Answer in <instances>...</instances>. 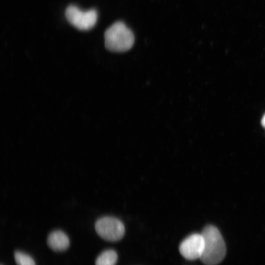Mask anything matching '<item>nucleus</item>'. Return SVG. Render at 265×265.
<instances>
[{"instance_id": "f257e3e1", "label": "nucleus", "mask_w": 265, "mask_h": 265, "mask_svg": "<svg viewBox=\"0 0 265 265\" xmlns=\"http://www.w3.org/2000/svg\"><path fill=\"white\" fill-rule=\"evenodd\" d=\"M201 234L204 240V247L201 261L206 265H216L224 258L226 248L221 234L217 228L208 225Z\"/></svg>"}, {"instance_id": "f03ea898", "label": "nucleus", "mask_w": 265, "mask_h": 265, "mask_svg": "<svg viewBox=\"0 0 265 265\" xmlns=\"http://www.w3.org/2000/svg\"><path fill=\"white\" fill-rule=\"evenodd\" d=\"M106 48L112 52H124L133 46L134 37L132 31L122 22L112 25L104 34Z\"/></svg>"}, {"instance_id": "7ed1b4c3", "label": "nucleus", "mask_w": 265, "mask_h": 265, "mask_svg": "<svg viewBox=\"0 0 265 265\" xmlns=\"http://www.w3.org/2000/svg\"><path fill=\"white\" fill-rule=\"evenodd\" d=\"M95 228L97 233L103 239L115 241L121 239L124 235L125 227L118 218L112 216H104L96 222Z\"/></svg>"}, {"instance_id": "20e7f679", "label": "nucleus", "mask_w": 265, "mask_h": 265, "mask_svg": "<svg viewBox=\"0 0 265 265\" xmlns=\"http://www.w3.org/2000/svg\"><path fill=\"white\" fill-rule=\"evenodd\" d=\"M65 15L71 24L78 29L83 30L92 28L98 19V14L95 9L83 11L73 5L67 8Z\"/></svg>"}, {"instance_id": "39448f33", "label": "nucleus", "mask_w": 265, "mask_h": 265, "mask_svg": "<svg viewBox=\"0 0 265 265\" xmlns=\"http://www.w3.org/2000/svg\"><path fill=\"white\" fill-rule=\"evenodd\" d=\"M204 240L201 234H193L181 243L179 251L181 255L188 260L200 259L204 250Z\"/></svg>"}, {"instance_id": "423d86ee", "label": "nucleus", "mask_w": 265, "mask_h": 265, "mask_svg": "<svg viewBox=\"0 0 265 265\" xmlns=\"http://www.w3.org/2000/svg\"><path fill=\"white\" fill-rule=\"evenodd\" d=\"M47 243L53 250L62 251L68 248L70 241L67 235L64 232L60 230H55L48 236Z\"/></svg>"}, {"instance_id": "0eeeda50", "label": "nucleus", "mask_w": 265, "mask_h": 265, "mask_svg": "<svg viewBox=\"0 0 265 265\" xmlns=\"http://www.w3.org/2000/svg\"><path fill=\"white\" fill-rule=\"evenodd\" d=\"M117 261V254L112 249L103 252L95 262V265H115Z\"/></svg>"}, {"instance_id": "6e6552de", "label": "nucleus", "mask_w": 265, "mask_h": 265, "mask_svg": "<svg viewBox=\"0 0 265 265\" xmlns=\"http://www.w3.org/2000/svg\"><path fill=\"white\" fill-rule=\"evenodd\" d=\"M14 258L17 265H35V262L30 256L21 251L15 252Z\"/></svg>"}, {"instance_id": "1a4fd4ad", "label": "nucleus", "mask_w": 265, "mask_h": 265, "mask_svg": "<svg viewBox=\"0 0 265 265\" xmlns=\"http://www.w3.org/2000/svg\"><path fill=\"white\" fill-rule=\"evenodd\" d=\"M261 124L263 127L265 128V114H264L261 120Z\"/></svg>"}]
</instances>
